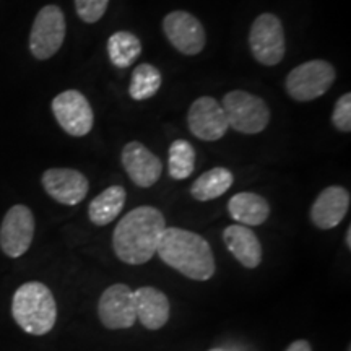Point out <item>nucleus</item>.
<instances>
[{"mask_svg":"<svg viewBox=\"0 0 351 351\" xmlns=\"http://www.w3.org/2000/svg\"><path fill=\"white\" fill-rule=\"evenodd\" d=\"M166 228L163 213L155 207L134 208L117 223L112 247L122 262L142 265L156 254L158 243Z\"/></svg>","mask_w":351,"mask_h":351,"instance_id":"obj_1","label":"nucleus"},{"mask_svg":"<svg viewBox=\"0 0 351 351\" xmlns=\"http://www.w3.org/2000/svg\"><path fill=\"white\" fill-rule=\"evenodd\" d=\"M156 254L166 265L195 282H207L215 274V257L208 241L194 231L165 228Z\"/></svg>","mask_w":351,"mask_h":351,"instance_id":"obj_2","label":"nucleus"},{"mask_svg":"<svg viewBox=\"0 0 351 351\" xmlns=\"http://www.w3.org/2000/svg\"><path fill=\"white\" fill-rule=\"evenodd\" d=\"M15 322L29 335H46L56 326V298L46 285L28 282L16 289L12 300Z\"/></svg>","mask_w":351,"mask_h":351,"instance_id":"obj_3","label":"nucleus"},{"mask_svg":"<svg viewBox=\"0 0 351 351\" xmlns=\"http://www.w3.org/2000/svg\"><path fill=\"white\" fill-rule=\"evenodd\" d=\"M231 129L241 134H261L270 122V109L258 96L243 90H232L221 103Z\"/></svg>","mask_w":351,"mask_h":351,"instance_id":"obj_4","label":"nucleus"},{"mask_svg":"<svg viewBox=\"0 0 351 351\" xmlns=\"http://www.w3.org/2000/svg\"><path fill=\"white\" fill-rule=\"evenodd\" d=\"M335 69L327 60H309L288 73L285 88L289 98L307 103L326 95L335 82Z\"/></svg>","mask_w":351,"mask_h":351,"instance_id":"obj_5","label":"nucleus"},{"mask_svg":"<svg viewBox=\"0 0 351 351\" xmlns=\"http://www.w3.org/2000/svg\"><path fill=\"white\" fill-rule=\"evenodd\" d=\"M67 23L65 15L57 5H46L38 12L29 33V51L38 60H47L62 47Z\"/></svg>","mask_w":351,"mask_h":351,"instance_id":"obj_6","label":"nucleus"},{"mask_svg":"<svg viewBox=\"0 0 351 351\" xmlns=\"http://www.w3.org/2000/svg\"><path fill=\"white\" fill-rule=\"evenodd\" d=\"M249 46L252 56L262 65L280 64L287 51L285 32L282 21L274 13H262L258 15L249 32Z\"/></svg>","mask_w":351,"mask_h":351,"instance_id":"obj_7","label":"nucleus"},{"mask_svg":"<svg viewBox=\"0 0 351 351\" xmlns=\"http://www.w3.org/2000/svg\"><path fill=\"white\" fill-rule=\"evenodd\" d=\"M52 114L59 125L72 137H85L93 129L95 114L85 95L65 90L52 99Z\"/></svg>","mask_w":351,"mask_h":351,"instance_id":"obj_8","label":"nucleus"},{"mask_svg":"<svg viewBox=\"0 0 351 351\" xmlns=\"http://www.w3.org/2000/svg\"><path fill=\"white\" fill-rule=\"evenodd\" d=\"M34 238V217L26 205H13L0 225V249L7 257L19 258Z\"/></svg>","mask_w":351,"mask_h":351,"instance_id":"obj_9","label":"nucleus"},{"mask_svg":"<svg viewBox=\"0 0 351 351\" xmlns=\"http://www.w3.org/2000/svg\"><path fill=\"white\" fill-rule=\"evenodd\" d=\"M163 32L174 49L186 56L200 54L207 43L204 25L184 10H174L165 16Z\"/></svg>","mask_w":351,"mask_h":351,"instance_id":"obj_10","label":"nucleus"},{"mask_svg":"<svg viewBox=\"0 0 351 351\" xmlns=\"http://www.w3.org/2000/svg\"><path fill=\"white\" fill-rule=\"evenodd\" d=\"M187 125L192 135L204 142H217L230 129L221 103L212 96H202L192 103L187 114Z\"/></svg>","mask_w":351,"mask_h":351,"instance_id":"obj_11","label":"nucleus"},{"mask_svg":"<svg viewBox=\"0 0 351 351\" xmlns=\"http://www.w3.org/2000/svg\"><path fill=\"white\" fill-rule=\"evenodd\" d=\"M98 315L109 330L130 328L137 320L134 291L124 283H116L104 289L98 302Z\"/></svg>","mask_w":351,"mask_h":351,"instance_id":"obj_12","label":"nucleus"},{"mask_svg":"<svg viewBox=\"0 0 351 351\" xmlns=\"http://www.w3.org/2000/svg\"><path fill=\"white\" fill-rule=\"evenodd\" d=\"M43 187L46 194L62 205H78L88 194V179L80 171L70 168H51L43 174Z\"/></svg>","mask_w":351,"mask_h":351,"instance_id":"obj_13","label":"nucleus"},{"mask_svg":"<svg viewBox=\"0 0 351 351\" xmlns=\"http://www.w3.org/2000/svg\"><path fill=\"white\" fill-rule=\"evenodd\" d=\"M121 161L130 181L143 189L155 186L163 173L160 158L140 142L127 143L122 150Z\"/></svg>","mask_w":351,"mask_h":351,"instance_id":"obj_14","label":"nucleus"},{"mask_svg":"<svg viewBox=\"0 0 351 351\" xmlns=\"http://www.w3.org/2000/svg\"><path fill=\"white\" fill-rule=\"evenodd\" d=\"M350 192L345 187L324 189L311 207V219L319 230H332L343 221L350 208Z\"/></svg>","mask_w":351,"mask_h":351,"instance_id":"obj_15","label":"nucleus"},{"mask_svg":"<svg viewBox=\"0 0 351 351\" xmlns=\"http://www.w3.org/2000/svg\"><path fill=\"white\" fill-rule=\"evenodd\" d=\"M135 314L148 330H160L169 320V300L160 289L153 287H142L134 291Z\"/></svg>","mask_w":351,"mask_h":351,"instance_id":"obj_16","label":"nucleus"},{"mask_svg":"<svg viewBox=\"0 0 351 351\" xmlns=\"http://www.w3.org/2000/svg\"><path fill=\"white\" fill-rule=\"evenodd\" d=\"M228 251L236 257L241 265L245 269H257L262 262V244L247 226L231 225L223 231Z\"/></svg>","mask_w":351,"mask_h":351,"instance_id":"obj_17","label":"nucleus"},{"mask_svg":"<svg viewBox=\"0 0 351 351\" xmlns=\"http://www.w3.org/2000/svg\"><path fill=\"white\" fill-rule=\"evenodd\" d=\"M231 218L243 226H258L270 217V205L262 195L254 192H239L228 202Z\"/></svg>","mask_w":351,"mask_h":351,"instance_id":"obj_18","label":"nucleus"},{"mask_svg":"<svg viewBox=\"0 0 351 351\" xmlns=\"http://www.w3.org/2000/svg\"><path fill=\"white\" fill-rule=\"evenodd\" d=\"M124 205L125 189L122 186H111L91 200L88 207V217L96 226H106L119 217Z\"/></svg>","mask_w":351,"mask_h":351,"instance_id":"obj_19","label":"nucleus"},{"mask_svg":"<svg viewBox=\"0 0 351 351\" xmlns=\"http://www.w3.org/2000/svg\"><path fill=\"white\" fill-rule=\"evenodd\" d=\"M232 181H234V178H232V173L230 169L213 168L202 174L192 184L191 195L199 202L215 200L230 191Z\"/></svg>","mask_w":351,"mask_h":351,"instance_id":"obj_20","label":"nucleus"},{"mask_svg":"<svg viewBox=\"0 0 351 351\" xmlns=\"http://www.w3.org/2000/svg\"><path fill=\"white\" fill-rule=\"evenodd\" d=\"M142 54V43L130 32H117L108 39V56L117 69L130 67Z\"/></svg>","mask_w":351,"mask_h":351,"instance_id":"obj_21","label":"nucleus"},{"mask_svg":"<svg viewBox=\"0 0 351 351\" xmlns=\"http://www.w3.org/2000/svg\"><path fill=\"white\" fill-rule=\"evenodd\" d=\"M163 83L160 69L152 64H140L134 69L130 78L129 95L135 101L150 99L158 93Z\"/></svg>","mask_w":351,"mask_h":351,"instance_id":"obj_22","label":"nucleus"},{"mask_svg":"<svg viewBox=\"0 0 351 351\" xmlns=\"http://www.w3.org/2000/svg\"><path fill=\"white\" fill-rule=\"evenodd\" d=\"M195 150L187 140H176L171 143L168 153V171L176 181H184L194 173Z\"/></svg>","mask_w":351,"mask_h":351,"instance_id":"obj_23","label":"nucleus"},{"mask_svg":"<svg viewBox=\"0 0 351 351\" xmlns=\"http://www.w3.org/2000/svg\"><path fill=\"white\" fill-rule=\"evenodd\" d=\"M108 5L109 0H75L77 15L88 25L96 23L103 19Z\"/></svg>","mask_w":351,"mask_h":351,"instance_id":"obj_24","label":"nucleus"},{"mask_svg":"<svg viewBox=\"0 0 351 351\" xmlns=\"http://www.w3.org/2000/svg\"><path fill=\"white\" fill-rule=\"evenodd\" d=\"M332 124L340 132H351V95H341L332 112Z\"/></svg>","mask_w":351,"mask_h":351,"instance_id":"obj_25","label":"nucleus"},{"mask_svg":"<svg viewBox=\"0 0 351 351\" xmlns=\"http://www.w3.org/2000/svg\"><path fill=\"white\" fill-rule=\"evenodd\" d=\"M287 351H313V348H311L309 341L296 340V341H293V343L288 346Z\"/></svg>","mask_w":351,"mask_h":351,"instance_id":"obj_26","label":"nucleus"},{"mask_svg":"<svg viewBox=\"0 0 351 351\" xmlns=\"http://www.w3.org/2000/svg\"><path fill=\"white\" fill-rule=\"evenodd\" d=\"M346 245L351 249V228H348V231H346Z\"/></svg>","mask_w":351,"mask_h":351,"instance_id":"obj_27","label":"nucleus"},{"mask_svg":"<svg viewBox=\"0 0 351 351\" xmlns=\"http://www.w3.org/2000/svg\"><path fill=\"white\" fill-rule=\"evenodd\" d=\"M210 351H225V350H221V348H213V350H210Z\"/></svg>","mask_w":351,"mask_h":351,"instance_id":"obj_28","label":"nucleus"}]
</instances>
